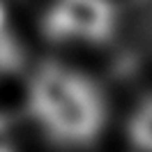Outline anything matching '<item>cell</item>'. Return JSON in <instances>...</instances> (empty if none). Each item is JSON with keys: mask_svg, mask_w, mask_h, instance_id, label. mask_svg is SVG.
I'll list each match as a JSON object with an SVG mask.
<instances>
[{"mask_svg": "<svg viewBox=\"0 0 152 152\" xmlns=\"http://www.w3.org/2000/svg\"><path fill=\"white\" fill-rule=\"evenodd\" d=\"M28 106L35 120L62 143L92 141L106 118L99 88L60 62L37 67L28 86Z\"/></svg>", "mask_w": 152, "mask_h": 152, "instance_id": "6da1fadb", "label": "cell"}, {"mask_svg": "<svg viewBox=\"0 0 152 152\" xmlns=\"http://www.w3.org/2000/svg\"><path fill=\"white\" fill-rule=\"evenodd\" d=\"M42 28L53 42L104 44L118 28V7L113 0H53Z\"/></svg>", "mask_w": 152, "mask_h": 152, "instance_id": "7a4b0ae2", "label": "cell"}, {"mask_svg": "<svg viewBox=\"0 0 152 152\" xmlns=\"http://www.w3.org/2000/svg\"><path fill=\"white\" fill-rule=\"evenodd\" d=\"M21 62V48L16 42V35L12 30L7 10L0 5V76L14 72Z\"/></svg>", "mask_w": 152, "mask_h": 152, "instance_id": "3957f363", "label": "cell"}, {"mask_svg": "<svg viewBox=\"0 0 152 152\" xmlns=\"http://www.w3.org/2000/svg\"><path fill=\"white\" fill-rule=\"evenodd\" d=\"M132 138L141 150L152 152V102H145L136 111L132 120Z\"/></svg>", "mask_w": 152, "mask_h": 152, "instance_id": "277c9868", "label": "cell"}, {"mask_svg": "<svg viewBox=\"0 0 152 152\" xmlns=\"http://www.w3.org/2000/svg\"><path fill=\"white\" fill-rule=\"evenodd\" d=\"M7 148H10V127L5 118H0V152H7Z\"/></svg>", "mask_w": 152, "mask_h": 152, "instance_id": "5b68a950", "label": "cell"}]
</instances>
